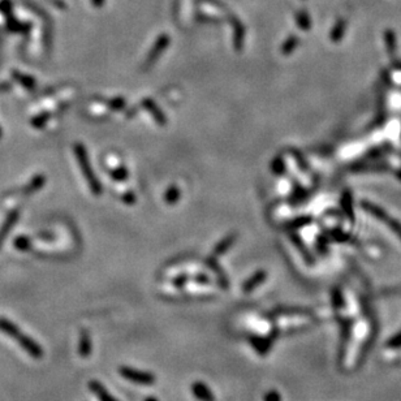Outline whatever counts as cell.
I'll return each instance as SVG.
<instances>
[{
  "mask_svg": "<svg viewBox=\"0 0 401 401\" xmlns=\"http://www.w3.org/2000/svg\"><path fill=\"white\" fill-rule=\"evenodd\" d=\"M17 219H19V211H16V210H14V211H11L8 215H7L6 220H4L2 227H0V246L3 245L4 240L7 239V236L9 234L11 229L14 227Z\"/></svg>",
  "mask_w": 401,
  "mask_h": 401,
  "instance_id": "obj_1",
  "label": "cell"
},
{
  "mask_svg": "<svg viewBox=\"0 0 401 401\" xmlns=\"http://www.w3.org/2000/svg\"><path fill=\"white\" fill-rule=\"evenodd\" d=\"M45 183H46V177H43V176H35V177L31 178V181L28 184V187H26L25 189V193L30 194V193L37 192V190H39L43 187Z\"/></svg>",
  "mask_w": 401,
  "mask_h": 401,
  "instance_id": "obj_2",
  "label": "cell"
},
{
  "mask_svg": "<svg viewBox=\"0 0 401 401\" xmlns=\"http://www.w3.org/2000/svg\"><path fill=\"white\" fill-rule=\"evenodd\" d=\"M14 77H16L17 81H19L20 84L23 85L24 87H26V89L33 90L34 87H35V81H34V78L29 77V76L20 75V73H16V75H14Z\"/></svg>",
  "mask_w": 401,
  "mask_h": 401,
  "instance_id": "obj_3",
  "label": "cell"
},
{
  "mask_svg": "<svg viewBox=\"0 0 401 401\" xmlns=\"http://www.w3.org/2000/svg\"><path fill=\"white\" fill-rule=\"evenodd\" d=\"M124 375L126 376V378L129 379H133V380H138V382H142V383H150L153 379L150 378V375H143V374H137V373H133L132 370H125L123 371Z\"/></svg>",
  "mask_w": 401,
  "mask_h": 401,
  "instance_id": "obj_4",
  "label": "cell"
},
{
  "mask_svg": "<svg viewBox=\"0 0 401 401\" xmlns=\"http://www.w3.org/2000/svg\"><path fill=\"white\" fill-rule=\"evenodd\" d=\"M14 246L19 250H28L29 246H30V240L26 236H19L14 240Z\"/></svg>",
  "mask_w": 401,
  "mask_h": 401,
  "instance_id": "obj_5",
  "label": "cell"
},
{
  "mask_svg": "<svg viewBox=\"0 0 401 401\" xmlns=\"http://www.w3.org/2000/svg\"><path fill=\"white\" fill-rule=\"evenodd\" d=\"M48 120V115L45 114V115H39V116H37L35 119L31 120V124H33V126H35V128H41V126L43 125V124L46 123Z\"/></svg>",
  "mask_w": 401,
  "mask_h": 401,
  "instance_id": "obj_6",
  "label": "cell"
},
{
  "mask_svg": "<svg viewBox=\"0 0 401 401\" xmlns=\"http://www.w3.org/2000/svg\"><path fill=\"white\" fill-rule=\"evenodd\" d=\"M0 137H2V129H0Z\"/></svg>",
  "mask_w": 401,
  "mask_h": 401,
  "instance_id": "obj_7",
  "label": "cell"
}]
</instances>
